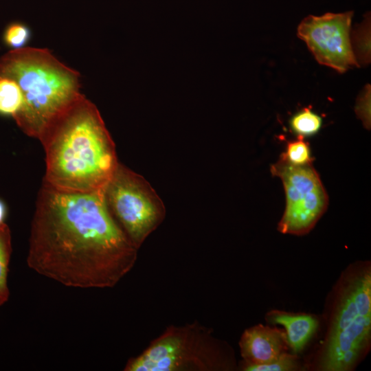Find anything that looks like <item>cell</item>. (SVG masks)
<instances>
[{"label": "cell", "mask_w": 371, "mask_h": 371, "mask_svg": "<svg viewBox=\"0 0 371 371\" xmlns=\"http://www.w3.org/2000/svg\"><path fill=\"white\" fill-rule=\"evenodd\" d=\"M273 176L283 184L286 205L278 229L284 234L308 232L325 212L328 196L312 164L295 166L280 159L271 166Z\"/></svg>", "instance_id": "7"}, {"label": "cell", "mask_w": 371, "mask_h": 371, "mask_svg": "<svg viewBox=\"0 0 371 371\" xmlns=\"http://www.w3.org/2000/svg\"><path fill=\"white\" fill-rule=\"evenodd\" d=\"M371 332V273L362 269L349 277L342 289L331 322L319 367L347 371L367 348Z\"/></svg>", "instance_id": "5"}, {"label": "cell", "mask_w": 371, "mask_h": 371, "mask_svg": "<svg viewBox=\"0 0 371 371\" xmlns=\"http://www.w3.org/2000/svg\"><path fill=\"white\" fill-rule=\"evenodd\" d=\"M267 320L272 324L284 326L288 346L294 354L303 350L319 326L317 318L311 315L282 311L269 313Z\"/></svg>", "instance_id": "10"}, {"label": "cell", "mask_w": 371, "mask_h": 371, "mask_svg": "<svg viewBox=\"0 0 371 371\" xmlns=\"http://www.w3.org/2000/svg\"><path fill=\"white\" fill-rule=\"evenodd\" d=\"M350 42L355 60L359 65L370 63V15L366 14L364 19L350 31Z\"/></svg>", "instance_id": "11"}, {"label": "cell", "mask_w": 371, "mask_h": 371, "mask_svg": "<svg viewBox=\"0 0 371 371\" xmlns=\"http://www.w3.org/2000/svg\"><path fill=\"white\" fill-rule=\"evenodd\" d=\"M31 36L29 27L19 22L9 24L3 34L4 43L11 49H17L25 47Z\"/></svg>", "instance_id": "16"}, {"label": "cell", "mask_w": 371, "mask_h": 371, "mask_svg": "<svg viewBox=\"0 0 371 371\" xmlns=\"http://www.w3.org/2000/svg\"><path fill=\"white\" fill-rule=\"evenodd\" d=\"M39 140L45 152L43 182L57 190L102 189L119 164L99 111L85 95L60 115Z\"/></svg>", "instance_id": "2"}, {"label": "cell", "mask_w": 371, "mask_h": 371, "mask_svg": "<svg viewBox=\"0 0 371 371\" xmlns=\"http://www.w3.org/2000/svg\"><path fill=\"white\" fill-rule=\"evenodd\" d=\"M370 85L367 84L359 93L356 102L355 113L366 128H370Z\"/></svg>", "instance_id": "18"}, {"label": "cell", "mask_w": 371, "mask_h": 371, "mask_svg": "<svg viewBox=\"0 0 371 371\" xmlns=\"http://www.w3.org/2000/svg\"><path fill=\"white\" fill-rule=\"evenodd\" d=\"M298 368L295 355L285 352L275 360L265 364L243 365L245 371H291Z\"/></svg>", "instance_id": "17"}, {"label": "cell", "mask_w": 371, "mask_h": 371, "mask_svg": "<svg viewBox=\"0 0 371 371\" xmlns=\"http://www.w3.org/2000/svg\"><path fill=\"white\" fill-rule=\"evenodd\" d=\"M137 250L111 213L103 188L69 192L43 183L30 228L31 269L69 287L112 288L135 266Z\"/></svg>", "instance_id": "1"}, {"label": "cell", "mask_w": 371, "mask_h": 371, "mask_svg": "<svg viewBox=\"0 0 371 371\" xmlns=\"http://www.w3.org/2000/svg\"><path fill=\"white\" fill-rule=\"evenodd\" d=\"M12 253L11 233L5 223L0 225V306L9 298L8 285L9 263Z\"/></svg>", "instance_id": "13"}, {"label": "cell", "mask_w": 371, "mask_h": 371, "mask_svg": "<svg viewBox=\"0 0 371 371\" xmlns=\"http://www.w3.org/2000/svg\"><path fill=\"white\" fill-rule=\"evenodd\" d=\"M0 76L15 80L23 98L12 118L27 135L39 138L64 111L84 95L80 74L46 48L24 47L0 57Z\"/></svg>", "instance_id": "3"}, {"label": "cell", "mask_w": 371, "mask_h": 371, "mask_svg": "<svg viewBox=\"0 0 371 371\" xmlns=\"http://www.w3.org/2000/svg\"><path fill=\"white\" fill-rule=\"evenodd\" d=\"M281 155L286 161L295 166L306 165L313 161L308 143L300 137L295 140L288 142L286 150Z\"/></svg>", "instance_id": "15"}, {"label": "cell", "mask_w": 371, "mask_h": 371, "mask_svg": "<svg viewBox=\"0 0 371 371\" xmlns=\"http://www.w3.org/2000/svg\"><path fill=\"white\" fill-rule=\"evenodd\" d=\"M103 191L111 213L139 249L164 219L162 201L142 176L120 164Z\"/></svg>", "instance_id": "6"}, {"label": "cell", "mask_w": 371, "mask_h": 371, "mask_svg": "<svg viewBox=\"0 0 371 371\" xmlns=\"http://www.w3.org/2000/svg\"><path fill=\"white\" fill-rule=\"evenodd\" d=\"M322 125V117L308 108H304L297 112L289 120L291 131L302 138L317 133Z\"/></svg>", "instance_id": "14"}, {"label": "cell", "mask_w": 371, "mask_h": 371, "mask_svg": "<svg viewBox=\"0 0 371 371\" xmlns=\"http://www.w3.org/2000/svg\"><path fill=\"white\" fill-rule=\"evenodd\" d=\"M352 16V11L309 15L299 24L297 35L319 64L344 73L359 67L350 42Z\"/></svg>", "instance_id": "8"}, {"label": "cell", "mask_w": 371, "mask_h": 371, "mask_svg": "<svg viewBox=\"0 0 371 371\" xmlns=\"http://www.w3.org/2000/svg\"><path fill=\"white\" fill-rule=\"evenodd\" d=\"M287 346L284 332L262 324L246 329L239 341L243 365L269 363L285 352Z\"/></svg>", "instance_id": "9"}, {"label": "cell", "mask_w": 371, "mask_h": 371, "mask_svg": "<svg viewBox=\"0 0 371 371\" xmlns=\"http://www.w3.org/2000/svg\"><path fill=\"white\" fill-rule=\"evenodd\" d=\"M23 103L21 90L13 79L0 76V115L13 117Z\"/></svg>", "instance_id": "12"}, {"label": "cell", "mask_w": 371, "mask_h": 371, "mask_svg": "<svg viewBox=\"0 0 371 371\" xmlns=\"http://www.w3.org/2000/svg\"><path fill=\"white\" fill-rule=\"evenodd\" d=\"M6 206L3 201L0 199V225L4 223L6 216Z\"/></svg>", "instance_id": "19"}, {"label": "cell", "mask_w": 371, "mask_h": 371, "mask_svg": "<svg viewBox=\"0 0 371 371\" xmlns=\"http://www.w3.org/2000/svg\"><path fill=\"white\" fill-rule=\"evenodd\" d=\"M234 368L231 352L210 330L194 322L171 325L138 356L125 371H218Z\"/></svg>", "instance_id": "4"}]
</instances>
